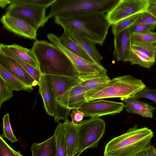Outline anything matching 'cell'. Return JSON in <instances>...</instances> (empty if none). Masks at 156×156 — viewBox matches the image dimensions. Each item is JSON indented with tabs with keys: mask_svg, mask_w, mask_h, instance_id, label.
<instances>
[{
	"mask_svg": "<svg viewBox=\"0 0 156 156\" xmlns=\"http://www.w3.org/2000/svg\"><path fill=\"white\" fill-rule=\"evenodd\" d=\"M140 14H137L126 17L112 25V31L114 35L130 27L134 23Z\"/></svg>",
	"mask_w": 156,
	"mask_h": 156,
	"instance_id": "obj_29",
	"label": "cell"
},
{
	"mask_svg": "<svg viewBox=\"0 0 156 156\" xmlns=\"http://www.w3.org/2000/svg\"><path fill=\"white\" fill-rule=\"evenodd\" d=\"M155 59H156V49L155 51Z\"/></svg>",
	"mask_w": 156,
	"mask_h": 156,
	"instance_id": "obj_43",
	"label": "cell"
},
{
	"mask_svg": "<svg viewBox=\"0 0 156 156\" xmlns=\"http://www.w3.org/2000/svg\"><path fill=\"white\" fill-rule=\"evenodd\" d=\"M131 48L139 50L152 59L155 60V53L156 43H134L131 44Z\"/></svg>",
	"mask_w": 156,
	"mask_h": 156,
	"instance_id": "obj_30",
	"label": "cell"
},
{
	"mask_svg": "<svg viewBox=\"0 0 156 156\" xmlns=\"http://www.w3.org/2000/svg\"><path fill=\"white\" fill-rule=\"evenodd\" d=\"M8 46L19 57L39 70L37 60L31 49H29L16 44Z\"/></svg>",
	"mask_w": 156,
	"mask_h": 156,
	"instance_id": "obj_25",
	"label": "cell"
},
{
	"mask_svg": "<svg viewBox=\"0 0 156 156\" xmlns=\"http://www.w3.org/2000/svg\"><path fill=\"white\" fill-rule=\"evenodd\" d=\"M58 38L61 44L71 52L89 61L95 63L92 58L71 37L66 31L64 30Z\"/></svg>",
	"mask_w": 156,
	"mask_h": 156,
	"instance_id": "obj_22",
	"label": "cell"
},
{
	"mask_svg": "<svg viewBox=\"0 0 156 156\" xmlns=\"http://www.w3.org/2000/svg\"><path fill=\"white\" fill-rule=\"evenodd\" d=\"M30 149L32 156H57L55 135L42 143L34 142Z\"/></svg>",
	"mask_w": 156,
	"mask_h": 156,
	"instance_id": "obj_21",
	"label": "cell"
},
{
	"mask_svg": "<svg viewBox=\"0 0 156 156\" xmlns=\"http://www.w3.org/2000/svg\"><path fill=\"white\" fill-rule=\"evenodd\" d=\"M130 27L114 35L113 55L118 61L128 62L129 58L131 48Z\"/></svg>",
	"mask_w": 156,
	"mask_h": 156,
	"instance_id": "obj_13",
	"label": "cell"
},
{
	"mask_svg": "<svg viewBox=\"0 0 156 156\" xmlns=\"http://www.w3.org/2000/svg\"><path fill=\"white\" fill-rule=\"evenodd\" d=\"M125 110L128 113L138 114L144 117L152 118L156 107L133 98H122Z\"/></svg>",
	"mask_w": 156,
	"mask_h": 156,
	"instance_id": "obj_16",
	"label": "cell"
},
{
	"mask_svg": "<svg viewBox=\"0 0 156 156\" xmlns=\"http://www.w3.org/2000/svg\"><path fill=\"white\" fill-rule=\"evenodd\" d=\"M64 30L66 31L71 37L92 58L95 63L102 66L101 62L103 57L97 50L95 43L77 31L72 30Z\"/></svg>",
	"mask_w": 156,
	"mask_h": 156,
	"instance_id": "obj_15",
	"label": "cell"
},
{
	"mask_svg": "<svg viewBox=\"0 0 156 156\" xmlns=\"http://www.w3.org/2000/svg\"><path fill=\"white\" fill-rule=\"evenodd\" d=\"M51 43L57 47L69 58L80 76L107 74V70L102 66L89 61L67 50L60 43L58 37L53 33L47 35Z\"/></svg>",
	"mask_w": 156,
	"mask_h": 156,
	"instance_id": "obj_9",
	"label": "cell"
},
{
	"mask_svg": "<svg viewBox=\"0 0 156 156\" xmlns=\"http://www.w3.org/2000/svg\"><path fill=\"white\" fill-rule=\"evenodd\" d=\"M0 64L16 77L27 84L34 86L38 83L15 61L0 51Z\"/></svg>",
	"mask_w": 156,
	"mask_h": 156,
	"instance_id": "obj_14",
	"label": "cell"
},
{
	"mask_svg": "<svg viewBox=\"0 0 156 156\" xmlns=\"http://www.w3.org/2000/svg\"><path fill=\"white\" fill-rule=\"evenodd\" d=\"M57 156H69L64 135L63 123L59 122L54 130Z\"/></svg>",
	"mask_w": 156,
	"mask_h": 156,
	"instance_id": "obj_26",
	"label": "cell"
},
{
	"mask_svg": "<svg viewBox=\"0 0 156 156\" xmlns=\"http://www.w3.org/2000/svg\"><path fill=\"white\" fill-rule=\"evenodd\" d=\"M20 2L28 3L47 8L52 5L56 0H17Z\"/></svg>",
	"mask_w": 156,
	"mask_h": 156,
	"instance_id": "obj_37",
	"label": "cell"
},
{
	"mask_svg": "<svg viewBox=\"0 0 156 156\" xmlns=\"http://www.w3.org/2000/svg\"><path fill=\"white\" fill-rule=\"evenodd\" d=\"M41 75L79 77V74L67 56L54 44L45 40L35 41L31 48Z\"/></svg>",
	"mask_w": 156,
	"mask_h": 156,
	"instance_id": "obj_1",
	"label": "cell"
},
{
	"mask_svg": "<svg viewBox=\"0 0 156 156\" xmlns=\"http://www.w3.org/2000/svg\"><path fill=\"white\" fill-rule=\"evenodd\" d=\"M134 24L156 26V19L146 11L140 14Z\"/></svg>",
	"mask_w": 156,
	"mask_h": 156,
	"instance_id": "obj_34",
	"label": "cell"
},
{
	"mask_svg": "<svg viewBox=\"0 0 156 156\" xmlns=\"http://www.w3.org/2000/svg\"><path fill=\"white\" fill-rule=\"evenodd\" d=\"M63 126L68 154L76 156L78 142L77 125L73 124L67 119L63 123Z\"/></svg>",
	"mask_w": 156,
	"mask_h": 156,
	"instance_id": "obj_17",
	"label": "cell"
},
{
	"mask_svg": "<svg viewBox=\"0 0 156 156\" xmlns=\"http://www.w3.org/2000/svg\"><path fill=\"white\" fill-rule=\"evenodd\" d=\"M12 0H0V6L4 8L7 5L10 4Z\"/></svg>",
	"mask_w": 156,
	"mask_h": 156,
	"instance_id": "obj_41",
	"label": "cell"
},
{
	"mask_svg": "<svg viewBox=\"0 0 156 156\" xmlns=\"http://www.w3.org/2000/svg\"><path fill=\"white\" fill-rule=\"evenodd\" d=\"M147 87L141 80L130 75L118 76L104 85L87 91V101L109 98H133L138 92Z\"/></svg>",
	"mask_w": 156,
	"mask_h": 156,
	"instance_id": "obj_4",
	"label": "cell"
},
{
	"mask_svg": "<svg viewBox=\"0 0 156 156\" xmlns=\"http://www.w3.org/2000/svg\"><path fill=\"white\" fill-rule=\"evenodd\" d=\"M46 9L43 7L12 0L5 14L24 21L37 30L48 21Z\"/></svg>",
	"mask_w": 156,
	"mask_h": 156,
	"instance_id": "obj_8",
	"label": "cell"
},
{
	"mask_svg": "<svg viewBox=\"0 0 156 156\" xmlns=\"http://www.w3.org/2000/svg\"><path fill=\"white\" fill-rule=\"evenodd\" d=\"M0 77L13 91L24 90L31 93L33 86L16 77L0 64Z\"/></svg>",
	"mask_w": 156,
	"mask_h": 156,
	"instance_id": "obj_19",
	"label": "cell"
},
{
	"mask_svg": "<svg viewBox=\"0 0 156 156\" xmlns=\"http://www.w3.org/2000/svg\"><path fill=\"white\" fill-rule=\"evenodd\" d=\"M3 134L0 136V156H24L11 147L5 142Z\"/></svg>",
	"mask_w": 156,
	"mask_h": 156,
	"instance_id": "obj_32",
	"label": "cell"
},
{
	"mask_svg": "<svg viewBox=\"0 0 156 156\" xmlns=\"http://www.w3.org/2000/svg\"><path fill=\"white\" fill-rule=\"evenodd\" d=\"M120 0H56L47 16L67 17L93 12L108 13Z\"/></svg>",
	"mask_w": 156,
	"mask_h": 156,
	"instance_id": "obj_5",
	"label": "cell"
},
{
	"mask_svg": "<svg viewBox=\"0 0 156 156\" xmlns=\"http://www.w3.org/2000/svg\"><path fill=\"white\" fill-rule=\"evenodd\" d=\"M13 91L0 77V108L4 101H8L13 97Z\"/></svg>",
	"mask_w": 156,
	"mask_h": 156,
	"instance_id": "obj_33",
	"label": "cell"
},
{
	"mask_svg": "<svg viewBox=\"0 0 156 156\" xmlns=\"http://www.w3.org/2000/svg\"><path fill=\"white\" fill-rule=\"evenodd\" d=\"M81 154V153H80L79 154H78L76 156L73 155L72 156H79Z\"/></svg>",
	"mask_w": 156,
	"mask_h": 156,
	"instance_id": "obj_42",
	"label": "cell"
},
{
	"mask_svg": "<svg viewBox=\"0 0 156 156\" xmlns=\"http://www.w3.org/2000/svg\"><path fill=\"white\" fill-rule=\"evenodd\" d=\"M87 91L85 89L78 84L72 87L67 95L68 108L71 110L87 102L84 96Z\"/></svg>",
	"mask_w": 156,
	"mask_h": 156,
	"instance_id": "obj_24",
	"label": "cell"
},
{
	"mask_svg": "<svg viewBox=\"0 0 156 156\" xmlns=\"http://www.w3.org/2000/svg\"><path fill=\"white\" fill-rule=\"evenodd\" d=\"M0 51L15 61L38 83L39 86L41 74L39 70L35 69L29 64L19 57L10 49L7 45L1 43Z\"/></svg>",
	"mask_w": 156,
	"mask_h": 156,
	"instance_id": "obj_20",
	"label": "cell"
},
{
	"mask_svg": "<svg viewBox=\"0 0 156 156\" xmlns=\"http://www.w3.org/2000/svg\"><path fill=\"white\" fill-rule=\"evenodd\" d=\"M72 110L70 114L71 122L75 125H78L82 121L83 117L85 116V113L76 108L73 109Z\"/></svg>",
	"mask_w": 156,
	"mask_h": 156,
	"instance_id": "obj_38",
	"label": "cell"
},
{
	"mask_svg": "<svg viewBox=\"0 0 156 156\" xmlns=\"http://www.w3.org/2000/svg\"><path fill=\"white\" fill-rule=\"evenodd\" d=\"M3 135L4 137L13 143L18 141L14 135L9 120V113L5 114L3 117Z\"/></svg>",
	"mask_w": 156,
	"mask_h": 156,
	"instance_id": "obj_31",
	"label": "cell"
},
{
	"mask_svg": "<svg viewBox=\"0 0 156 156\" xmlns=\"http://www.w3.org/2000/svg\"><path fill=\"white\" fill-rule=\"evenodd\" d=\"M54 21L64 30L79 32L100 45L103 44L111 25L106 15L101 12L90 13L67 17L55 16Z\"/></svg>",
	"mask_w": 156,
	"mask_h": 156,
	"instance_id": "obj_2",
	"label": "cell"
},
{
	"mask_svg": "<svg viewBox=\"0 0 156 156\" xmlns=\"http://www.w3.org/2000/svg\"><path fill=\"white\" fill-rule=\"evenodd\" d=\"M106 123L99 118H90L77 125L78 142L77 154L88 148L98 147L105 133Z\"/></svg>",
	"mask_w": 156,
	"mask_h": 156,
	"instance_id": "obj_7",
	"label": "cell"
},
{
	"mask_svg": "<svg viewBox=\"0 0 156 156\" xmlns=\"http://www.w3.org/2000/svg\"><path fill=\"white\" fill-rule=\"evenodd\" d=\"M131 42V44L138 43H156V32L150 31L132 33Z\"/></svg>",
	"mask_w": 156,
	"mask_h": 156,
	"instance_id": "obj_28",
	"label": "cell"
},
{
	"mask_svg": "<svg viewBox=\"0 0 156 156\" xmlns=\"http://www.w3.org/2000/svg\"><path fill=\"white\" fill-rule=\"evenodd\" d=\"M156 26L142 24H134L130 27L131 34L140 33L151 31L154 30Z\"/></svg>",
	"mask_w": 156,
	"mask_h": 156,
	"instance_id": "obj_36",
	"label": "cell"
},
{
	"mask_svg": "<svg viewBox=\"0 0 156 156\" xmlns=\"http://www.w3.org/2000/svg\"><path fill=\"white\" fill-rule=\"evenodd\" d=\"M51 90L54 101L53 117L57 123L65 120L71 111L68 108L67 95L69 90L79 83V77L46 75Z\"/></svg>",
	"mask_w": 156,
	"mask_h": 156,
	"instance_id": "obj_6",
	"label": "cell"
},
{
	"mask_svg": "<svg viewBox=\"0 0 156 156\" xmlns=\"http://www.w3.org/2000/svg\"><path fill=\"white\" fill-rule=\"evenodd\" d=\"M79 78L78 85L87 91L104 85L111 79L107 74L80 76Z\"/></svg>",
	"mask_w": 156,
	"mask_h": 156,
	"instance_id": "obj_23",
	"label": "cell"
},
{
	"mask_svg": "<svg viewBox=\"0 0 156 156\" xmlns=\"http://www.w3.org/2000/svg\"><path fill=\"white\" fill-rule=\"evenodd\" d=\"M3 27L19 36L37 40L35 29L24 21L5 14L1 18Z\"/></svg>",
	"mask_w": 156,
	"mask_h": 156,
	"instance_id": "obj_12",
	"label": "cell"
},
{
	"mask_svg": "<svg viewBox=\"0 0 156 156\" xmlns=\"http://www.w3.org/2000/svg\"><path fill=\"white\" fill-rule=\"evenodd\" d=\"M149 5L147 11L156 19V0H149Z\"/></svg>",
	"mask_w": 156,
	"mask_h": 156,
	"instance_id": "obj_39",
	"label": "cell"
},
{
	"mask_svg": "<svg viewBox=\"0 0 156 156\" xmlns=\"http://www.w3.org/2000/svg\"><path fill=\"white\" fill-rule=\"evenodd\" d=\"M122 102H116L101 100L87 101L76 109L83 111L85 117L99 118L107 115L119 113L123 109Z\"/></svg>",
	"mask_w": 156,
	"mask_h": 156,
	"instance_id": "obj_11",
	"label": "cell"
},
{
	"mask_svg": "<svg viewBox=\"0 0 156 156\" xmlns=\"http://www.w3.org/2000/svg\"><path fill=\"white\" fill-rule=\"evenodd\" d=\"M39 92L43 101L44 108L48 115L53 116L54 101L50 86L46 75H41Z\"/></svg>",
	"mask_w": 156,
	"mask_h": 156,
	"instance_id": "obj_18",
	"label": "cell"
},
{
	"mask_svg": "<svg viewBox=\"0 0 156 156\" xmlns=\"http://www.w3.org/2000/svg\"><path fill=\"white\" fill-rule=\"evenodd\" d=\"M149 0H120L106 16L111 25L130 16L147 11Z\"/></svg>",
	"mask_w": 156,
	"mask_h": 156,
	"instance_id": "obj_10",
	"label": "cell"
},
{
	"mask_svg": "<svg viewBox=\"0 0 156 156\" xmlns=\"http://www.w3.org/2000/svg\"><path fill=\"white\" fill-rule=\"evenodd\" d=\"M153 132L148 127L134 125L125 133L116 137L106 145L104 156H137L151 145Z\"/></svg>",
	"mask_w": 156,
	"mask_h": 156,
	"instance_id": "obj_3",
	"label": "cell"
},
{
	"mask_svg": "<svg viewBox=\"0 0 156 156\" xmlns=\"http://www.w3.org/2000/svg\"><path fill=\"white\" fill-rule=\"evenodd\" d=\"M146 156H156V149L152 145L145 151Z\"/></svg>",
	"mask_w": 156,
	"mask_h": 156,
	"instance_id": "obj_40",
	"label": "cell"
},
{
	"mask_svg": "<svg viewBox=\"0 0 156 156\" xmlns=\"http://www.w3.org/2000/svg\"><path fill=\"white\" fill-rule=\"evenodd\" d=\"M133 98L137 100L146 98L152 100L156 103V89L146 87L136 94Z\"/></svg>",
	"mask_w": 156,
	"mask_h": 156,
	"instance_id": "obj_35",
	"label": "cell"
},
{
	"mask_svg": "<svg viewBox=\"0 0 156 156\" xmlns=\"http://www.w3.org/2000/svg\"><path fill=\"white\" fill-rule=\"evenodd\" d=\"M128 62H130L132 65H138L149 69L153 65L155 60L152 59L139 50L131 48Z\"/></svg>",
	"mask_w": 156,
	"mask_h": 156,
	"instance_id": "obj_27",
	"label": "cell"
}]
</instances>
